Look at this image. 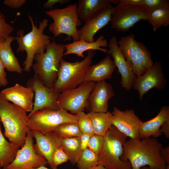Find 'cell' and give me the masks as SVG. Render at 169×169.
Listing matches in <instances>:
<instances>
[{"instance_id":"cell-16","label":"cell","mask_w":169,"mask_h":169,"mask_svg":"<svg viewBox=\"0 0 169 169\" xmlns=\"http://www.w3.org/2000/svg\"><path fill=\"white\" fill-rule=\"evenodd\" d=\"M31 132L36 141L33 145L36 153L46 159L51 169H57L54 165L52 157L55 151L61 146V138L53 131L44 135L35 130H31Z\"/></svg>"},{"instance_id":"cell-7","label":"cell","mask_w":169,"mask_h":169,"mask_svg":"<svg viewBox=\"0 0 169 169\" xmlns=\"http://www.w3.org/2000/svg\"><path fill=\"white\" fill-rule=\"evenodd\" d=\"M77 7V4L74 3L64 8L45 11V13L53 19L49 30L53 34L54 37L65 34L67 36L66 40H70L72 38L74 41L80 39L77 28L81 25V21L78 16Z\"/></svg>"},{"instance_id":"cell-44","label":"cell","mask_w":169,"mask_h":169,"mask_svg":"<svg viewBox=\"0 0 169 169\" xmlns=\"http://www.w3.org/2000/svg\"><path fill=\"white\" fill-rule=\"evenodd\" d=\"M91 136L88 134H82L80 137L81 147L83 150L88 147V142Z\"/></svg>"},{"instance_id":"cell-40","label":"cell","mask_w":169,"mask_h":169,"mask_svg":"<svg viewBox=\"0 0 169 169\" xmlns=\"http://www.w3.org/2000/svg\"><path fill=\"white\" fill-rule=\"evenodd\" d=\"M70 0H48L43 4L44 7L45 8L52 9L54 6L56 4H64L69 3Z\"/></svg>"},{"instance_id":"cell-28","label":"cell","mask_w":169,"mask_h":169,"mask_svg":"<svg viewBox=\"0 0 169 169\" xmlns=\"http://www.w3.org/2000/svg\"><path fill=\"white\" fill-rule=\"evenodd\" d=\"M0 120V167L11 163L14 160L19 147L8 141L2 131Z\"/></svg>"},{"instance_id":"cell-4","label":"cell","mask_w":169,"mask_h":169,"mask_svg":"<svg viewBox=\"0 0 169 169\" xmlns=\"http://www.w3.org/2000/svg\"><path fill=\"white\" fill-rule=\"evenodd\" d=\"M64 46V44L57 43L53 40L44 52L35 55L32 67L40 81L46 87L52 88L56 79Z\"/></svg>"},{"instance_id":"cell-6","label":"cell","mask_w":169,"mask_h":169,"mask_svg":"<svg viewBox=\"0 0 169 169\" xmlns=\"http://www.w3.org/2000/svg\"><path fill=\"white\" fill-rule=\"evenodd\" d=\"M95 54L94 50H88L84 59L74 62H68L62 59L56 79L52 88L60 93L65 90L75 88L83 83L84 77Z\"/></svg>"},{"instance_id":"cell-38","label":"cell","mask_w":169,"mask_h":169,"mask_svg":"<svg viewBox=\"0 0 169 169\" xmlns=\"http://www.w3.org/2000/svg\"><path fill=\"white\" fill-rule=\"evenodd\" d=\"M111 3L116 5H140L143 6V0H110Z\"/></svg>"},{"instance_id":"cell-41","label":"cell","mask_w":169,"mask_h":169,"mask_svg":"<svg viewBox=\"0 0 169 169\" xmlns=\"http://www.w3.org/2000/svg\"><path fill=\"white\" fill-rule=\"evenodd\" d=\"M5 69L0 60V87H5L8 83L7 78V73L5 71Z\"/></svg>"},{"instance_id":"cell-36","label":"cell","mask_w":169,"mask_h":169,"mask_svg":"<svg viewBox=\"0 0 169 169\" xmlns=\"http://www.w3.org/2000/svg\"><path fill=\"white\" fill-rule=\"evenodd\" d=\"M52 159L55 166H57L66 162L68 160V157L61 146L54 153Z\"/></svg>"},{"instance_id":"cell-20","label":"cell","mask_w":169,"mask_h":169,"mask_svg":"<svg viewBox=\"0 0 169 169\" xmlns=\"http://www.w3.org/2000/svg\"><path fill=\"white\" fill-rule=\"evenodd\" d=\"M135 37L133 34L122 37L117 43L124 57L131 65L134 74L136 77H139L143 75L146 70L143 67L134 50L133 43Z\"/></svg>"},{"instance_id":"cell-22","label":"cell","mask_w":169,"mask_h":169,"mask_svg":"<svg viewBox=\"0 0 169 169\" xmlns=\"http://www.w3.org/2000/svg\"><path fill=\"white\" fill-rule=\"evenodd\" d=\"M169 118V106H162L157 115L153 118L146 121L142 122L139 130L140 139L153 136L156 138L161 136L160 132L162 123Z\"/></svg>"},{"instance_id":"cell-45","label":"cell","mask_w":169,"mask_h":169,"mask_svg":"<svg viewBox=\"0 0 169 169\" xmlns=\"http://www.w3.org/2000/svg\"><path fill=\"white\" fill-rule=\"evenodd\" d=\"M88 169H106L104 166L101 165H98L96 166L90 167Z\"/></svg>"},{"instance_id":"cell-18","label":"cell","mask_w":169,"mask_h":169,"mask_svg":"<svg viewBox=\"0 0 169 169\" xmlns=\"http://www.w3.org/2000/svg\"><path fill=\"white\" fill-rule=\"evenodd\" d=\"M114 8L111 5L98 11L86 21L78 30L79 39L89 42H94L96 33L110 22Z\"/></svg>"},{"instance_id":"cell-10","label":"cell","mask_w":169,"mask_h":169,"mask_svg":"<svg viewBox=\"0 0 169 169\" xmlns=\"http://www.w3.org/2000/svg\"><path fill=\"white\" fill-rule=\"evenodd\" d=\"M93 82H84L77 87L65 90L59 95L58 102L61 109L76 115L86 109L89 95L95 84Z\"/></svg>"},{"instance_id":"cell-37","label":"cell","mask_w":169,"mask_h":169,"mask_svg":"<svg viewBox=\"0 0 169 169\" xmlns=\"http://www.w3.org/2000/svg\"><path fill=\"white\" fill-rule=\"evenodd\" d=\"M169 5L168 0H143V6L149 10Z\"/></svg>"},{"instance_id":"cell-46","label":"cell","mask_w":169,"mask_h":169,"mask_svg":"<svg viewBox=\"0 0 169 169\" xmlns=\"http://www.w3.org/2000/svg\"><path fill=\"white\" fill-rule=\"evenodd\" d=\"M31 169H52L48 168L47 167H46L45 166H40L37 168H32Z\"/></svg>"},{"instance_id":"cell-23","label":"cell","mask_w":169,"mask_h":169,"mask_svg":"<svg viewBox=\"0 0 169 169\" xmlns=\"http://www.w3.org/2000/svg\"><path fill=\"white\" fill-rule=\"evenodd\" d=\"M107 46H108L107 41L103 35L100 36L96 41L93 42L79 39L65 44L66 51L64 53V55L74 54L79 57L84 58L83 53L86 51L99 50L107 53L108 49L101 47Z\"/></svg>"},{"instance_id":"cell-32","label":"cell","mask_w":169,"mask_h":169,"mask_svg":"<svg viewBox=\"0 0 169 169\" xmlns=\"http://www.w3.org/2000/svg\"><path fill=\"white\" fill-rule=\"evenodd\" d=\"M98 156L88 147L83 151L76 165L78 169H88L98 165Z\"/></svg>"},{"instance_id":"cell-31","label":"cell","mask_w":169,"mask_h":169,"mask_svg":"<svg viewBox=\"0 0 169 169\" xmlns=\"http://www.w3.org/2000/svg\"><path fill=\"white\" fill-rule=\"evenodd\" d=\"M133 45L137 57L143 67L146 70L151 67L154 64L151 53L141 42L134 39Z\"/></svg>"},{"instance_id":"cell-42","label":"cell","mask_w":169,"mask_h":169,"mask_svg":"<svg viewBox=\"0 0 169 169\" xmlns=\"http://www.w3.org/2000/svg\"><path fill=\"white\" fill-rule=\"evenodd\" d=\"M159 131L161 133L164 134L166 138H169V118L162 123Z\"/></svg>"},{"instance_id":"cell-26","label":"cell","mask_w":169,"mask_h":169,"mask_svg":"<svg viewBox=\"0 0 169 169\" xmlns=\"http://www.w3.org/2000/svg\"><path fill=\"white\" fill-rule=\"evenodd\" d=\"M92 123L94 134L104 136L113 125L111 112H89L87 114Z\"/></svg>"},{"instance_id":"cell-17","label":"cell","mask_w":169,"mask_h":169,"mask_svg":"<svg viewBox=\"0 0 169 169\" xmlns=\"http://www.w3.org/2000/svg\"><path fill=\"white\" fill-rule=\"evenodd\" d=\"M115 95L112 86L105 80L96 82L90 93L86 109L89 112L106 113L108 101Z\"/></svg>"},{"instance_id":"cell-3","label":"cell","mask_w":169,"mask_h":169,"mask_svg":"<svg viewBox=\"0 0 169 169\" xmlns=\"http://www.w3.org/2000/svg\"><path fill=\"white\" fill-rule=\"evenodd\" d=\"M32 26L30 32L24 35L23 29L18 31L14 37L18 45L17 52H26V57L23 65V70L30 72L33 64L35 55L44 52L46 47L50 43L51 37L44 33L48 25V20L44 18L39 22L38 27L35 24L32 16L28 14Z\"/></svg>"},{"instance_id":"cell-21","label":"cell","mask_w":169,"mask_h":169,"mask_svg":"<svg viewBox=\"0 0 169 169\" xmlns=\"http://www.w3.org/2000/svg\"><path fill=\"white\" fill-rule=\"evenodd\" d=\"M115 67L110 55H108L97 63L90 66L84 77L83 82L96 83L110 79Z\"/></svg>"},{"instance_id":"cell-8","label":"cell","mask_w":169,"mask_h":169,"mask_svg":"<svg viewBox=\"0 0 169 169\" xmlns=\"http://www.w3.org/2000/svg\"><path fill=\"white\" fill-rule=\"evenodd\" d=\"M27 127L29 130H36L43 134L53 131L60 125L67 122H77L78 115L65 110L45 109L28 115Z\"/></svg>"},{"instance_id":"cell-9","label":"cell","mask_w":169,"mask_h":169,"mask_svg":"<svg viewBox=\"0 0 169 169\" xmlns=\"http://www.w3.org/2000/svg\"><path fill=\"white\" fill-rule=\"evenodd\" d=\"M149 11L142 6L116 5L111 15V27L117 31L127 32L138 22L146 20Z\"/></svg>"},{"instance_id":"cell-27","label":"cell","mask_w":169,"mask_h":169,"mask_svg":"<svg viewBox=\"0 0 169 169\" xmlns=\"http://www.w3.org/2000/svg\"><path fill=\"white\" fill-rule=\"evenodd\" d=\"M60 143L70 163L73 165L76 164L84 151L81 147L80 137L61 138Z\"/></svg>"},{"instance_id":"cell-25","label":"cell","mask_w":169,"mask_h":169,"mask_svg":"<svg viewBox=\"0 0 169 169\" xmlns=\"http://www.w3.org/2000/svg\"><path fill=\"white\" fill-rule=\"evenodd\" d=\"M111 3L110 0H79L77 5L78 17L85 23L97 12Z\"/></svg>"},{"instance_id":"cell-49","label":"cell","mask_w":169,"mask_h":169,"mask_svg":"<svg viewBox=\"0 0 169 169\" xmlns=\"http://www.w3.org/2000/svg\"><path fill=\"white\" fill-rule=\"evenodd\" d=\"M166 169H169V165H167Z\"/></svg>"},{"instance_id":"cell-34","label":"cell","mask_w":169,"mask_h":169,"mask_svg":"<svg viewBox=\"0 0 169 169\" xmlns=\"http://www.w3.org/2000/svg\"><path fill=\"white\" fill-rule=\"evenodd\" d=\"M104 136L94 134L88 141V147L99 156L104 141Z\"/></svg>"},{"instance_id":"cell-24","label":"cell","mask_w":169,"mask_h":169,"mask_svg":"<svg viewBox=\"0 0 169 169\" xmlns=\"http://www.w3.org/2000/svg\"><path fill=\"white\" fill-rule=\"evenodd\" d=\"M14 39V37L10 35L0 45V60L8 71L21 74L23 70L11 46V44Z\"/></svg>"},{"instance_id":"cell-33","label":"cell","mask_w":169,"mask_h":169,"mask_svg":"<svg viewBox=\"0 0 169 169\" xmlns=\"http://www.w3.org/2000/svg\"><path fill=\"white\" fill-rule=\"evenodd\" d=\"M77 123L82 134L92 136L94 134L93 125L91 120L87 114L84 111L78 113Z\"/></svg>"},{"instance_id":"cell-12","label":"cell","mask_w":169,"mask_h":169,"mask_svg":"<svg viewBox=\"0 0 169 169\" xmlns=\"http://www.w3.org/2000/svg\"><path fill=\"white\" fill-rule=\"evenodd\" d=\"M31 131L27 134L25 141L17 152L13 161L3 169H31L48 164L46 159L36 154L33 148V141Z\"/></svg>"},{"instance_id":"cell-48","label":"cell","mask_w":169,"mask_h":169,"mask_svg":"<svg viewBox=\"0 0 169 169\" xmlns=\"http://www.w3.org/2000/svg\"><path fill=\"white\" fill-rule=\"evenodd\" d=\"M140 169H150L149 167L145 166L141 168Z\"/></svg>"},{"instance_id":"cell-35","label":"cell","mask_w":169,"mask_h":169,"mask_svg":"<svg viewBox=\"0 0 169 169\" xmlns=\"http://www.w3.org/2000/svg\"><path fill=\"white\" fill-rule=\"evenodd\" d=\"M13 30L12 26L8 23L5 20V16L0 9V36L5 39L11 35Z\"/></svg>"},{"instance_id":"cell-47","label":"cell","mask_w":169,"mask_h":169,"mask_svg":"<svg viewBox=\"0 0 169 169\" xmlns=\"http://www.w3.org/2000/svg\"><path fill=\"white\" fill-rule=\"evenodd\" d=\"M5 40L0 36V45Z\"/></svg>"},{"instance_id":"cell-30","label":"cell","mask_w":169,"mask_h":169,"mask_svg":"<svg viewBox=\"0 0 169 169\" xmlns=\"http://www.w3.org/2000/svg\"><path fill=\"white\" fill-rule=\"evenodd\" d=\"M53 132L61 138L80 137L82 135L77 122H75L62 124L57 127Z\"/></svg>"},{"instance_id":"cell-11","label":"cell","mask_w":169,"mask_h":169,"mask_svg":"<svg viewBox=\"0 0 169 169\" xmlns=\"http://www.w3.org/2000/svg\"><path fill=\"white\" fill-rule=\"evenodd\" d=\"M27 87L32 89L35 94L32 110L29 114L45 109L54 110L60 109L58 102L59 93L52 87L45 86L39 80L37 75L34 73L26 83Z\"/></svg>"},{"instance_id":"cell-13","label":"cell","mask_w":169,"mask_h":169,"mask_svg":"<svg viewBox=\"0 0 169 169\" xmlns=\"http://www.w3.org/2000/svg\"><path fill=\"white\" fill-rule=\"evenodd\" d=\"M167 82L160 61H156L151 67L146 70L143 75L136 77L132 87L138 91L140 99L141 100L144 95L152 88L157 90L163 89Z\"/></svg>"},{"instance_id":"cell-1","label":"cell","mask_w":169,"mask_h":169,"mask_svg":"<svg viewBox=\"0 0 169 169\" xmlns=\"http://www.w3.org/2000/svg\"><path fill=\"white\" fill-rule=\"evenodd\" d=\"M130 139L123 145L122 160L128 161L131 169L148 166L150 169H166L167 165L160 152L162 144L154 137Z\"/></svg>"},{"instance_id":"cell-29","label":"cell","mask_w":169,"mask_h":169,"mask_svg":"<svg viewBox=\"0 0 169 169\" xmlns=\"http://www.w3.org/2000/svg\"><path fill=\"white\" fill-rule=\"evenodd\" d=\"M147 21L151 25L154 32L161 27L169 25V5L150 10Z\"/></svg>"},{"instance_id":"cell-14","label":"cell","mask_w":169,"mask_h":169,"mask_svg":"<svg viewBox=\"0 0 169 169\" xmlns=\"http://www.w3.org/2000/svg\"><path fill=\"white\" fill-rule=\"evenodd\" d=\"M113 125L130 138L140 139L139 130L141 120L133 109L121 111L114 107L111 112Z\"/></svg>"},{"instance_id":"cell-5","label":"cell","mask_w":169,"mask_h":169,"mask_svg":"<svg viewBox=\"0 0 169 169\" xmlns=\"http://www.w3.org/2000/svg\"><path fill=\"white\" fill-rule=\"evenodd\" d=\"M104 141L98 156V165L106 169H131L128 161L121 158L123 145L127 136L112 125L104 136Z\"/></svg>"},{"instance_id":"cell-39","label":"cell","mask_w":169,"mask_h":169,"mask_svg":"<svg viewBox=\"0 0 169 169\" xmlns=\"http://www.w3.org/2000/svg\"><path fill=\"white\" fill-rule=\"evenodd\" d=\"M26 2V0H5L4 4L13 8L18 9L23 5Z\"/></svg>"},{"instance_id":"cell-19","label":"cell","mask_w":169,"mask_h":169,"mask_svg":"<svg viewBox=\"0 0 169 169\" xmlns=\"http://www.w3.org/2000/svg\"><path fill=\"white\" fill-rule=\"evenodd\" d=\"M0 94L4 99L19 106L26 112L32 111L34 92L31 88L16 83L1 90Z\"/></svg>"},{"instance_id":"cell-43","label":"cell","mask_w":169,"mask_h":169,"mask_svg":"<svg viewBox=\"0 0 169 169\" xmlns=\"http://www.w3.org/2000/svg\"><path fill=\"white\" fill-rule=\"evenodd\" d=\"M160 154L166 165H169V146L163 147L161 150Z\"/></svg>"},{"instance_id":"cell-15","label":"cell","mask_w":169,"mask_h":169,"mask_svg":"<svg viewBox=\"0 0 169 169\" xmlns=\"http://www.w3.org/2000/svg\"><path fill=\"white\" fill-rule=\"evenodd\" d=\"M117 41L115 36L110 38L107 53L113 59L114 65L121 75L120 83L121 86L128 90L132 87L133 82L136 76L133 72L131 65L127 61L120 51Z\"/></svg>"},{"instance_id":"cell-2","label":"cell","mask_w":169,"mask_h":169,"mask_svg":"<svg viewBox=\"0 0 169 169\" xmlns=\"http://www.w3.org/2000/svg\"><path fill=\"white\" fill-rule=\"evenodd\" d=\"M0 120L4 136L9 141L19 147L24 144L28 132V115L19 106L4 99L0 94Z\"/></svg>"}]
</instances>
